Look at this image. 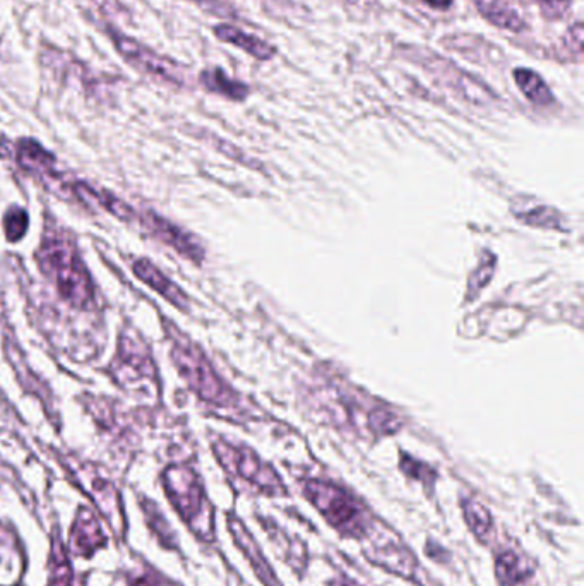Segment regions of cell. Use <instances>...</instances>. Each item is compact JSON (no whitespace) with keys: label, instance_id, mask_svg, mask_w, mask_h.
Returning a JSON list of instances; mask_svg holds the SVG:
<instances>
[{"label":"cell","instance_id":"11","mask_svg":"<svg viewBox=\"0 0 584 586\" xmlns=\"http://www.w3.org/2000/svg\"><path fill=\"white\" fill-rule=\"evenodd\" d=\"M117 374L126 381L134 383L139 379L155 376V365L149 357L148 348L141 338L132 335L120 336L119 355H117Z\"/></svg>","mask_w":584,"mask_h":586},{"label":"cell","instance_id":"14","mask_svg":"<svg viewBox=\"0 0 584 586\" xmlns=\"http://www.w3.org/2000/svg\"><path fill=\"white\" fill-rule=\"evenodd\" d=\"M132 270H134L136 276H139L148 287L160 293L163 299H167L177 309L187 311L189 299H187L184 290L179 285H175L168 276L163 275L151 261H148V259H138L134 263V266H132Z\"/></svg>","mask_w":584,"mask_h":586},{"label":"cell","instance_id":"2","mask_svg":"<svg viewBox=\"0 0 584 586\" xmlns=\"http://www.w3.org/2000/svg\"><path fill=\"white\" fill-rule=\"evenodd\" d=\"M172 340L173 364L187 386L201 400L215 407H232L235 405V393L215 371L208 357L192 341L185 340L182 333L168 324Z\"/></svg>","mask_w":584,"mask_h":586},{"label":"cell","instance_id":"6","mask_svg":"<svg viewBox=\"0 0 584 586\" xmlns=\"http://www.w3.org/2000/svg\"><path fill=\"white\" fill-rule=\"evenodd\" d=\"M213 451L227 472L249 482L264 494L269 496L287 494L285 484L281 482L275 468L261 460L251 448L233 446L223 439H218L213 443Z\"/></svg>","mask_w":584,"mask_h":586},{"label":"cell","instance_id":"5","mask_svg":"<svg viewBox=\"0 0 584 586\" xmlns=\"http://www.w3.org/2000/svg\"><path fill=\"white\" fill-rule=\"evenodd\" d=\"M304 492L310 503L314 504L321 515L345 535L357 537L365 530V509L355 501V497L343 491L338 485L310 479L304 484Z\"/></svg>","mask_w":584,"mask_h":586},{"label":"cell","instance_id":"15","mask_svg":"<svg viewBox=\"0 0 584 586\" xmlns=\"http://www.w3.org/2000/svg\"><path fill=\"white\" fill-rule=\"evenodd\" d=\"M215 35L218 36V40L225 43H232L235 47L242 48L247 54L256 57L259 60L273 59L276 54V48L269 43L259 40L257 36L247 35L244 31L230 26V24H220L216 26Z\"/></svg>","mask_w":584,"mask_h":586},{"label":"cell","instance_id":"4","mask_svg":"<svg viewBox=\"0 0 584 586\" xmlns=\"http://www.w3.org/2000/svg\"><path fill=\"white\" fill-rule=\"evenodd\" d=\"M321 407L331 415V419H345L358 431H367L376 436H388L398 432L401 420L391 408L379 405L377 401H370L364 395L345 388L319 389Z\"/></svg>","mask_w":584,"mask_h":586},{"label":"cell","instance_id":"19","mask_svg":"<svg viewBox=\"0 0 584 586\" xmlns=\"http://www.w3.org/2000/svg\"><path fill=\"white\" fill-rule=\"evenodd\" d=\"M513 78L518 84L519 90L523 91V95L531 103H535L538 107H549L554 103L552 91L537 72L530 71V69H516L513 72Z\"/></svg>","mask_w":584,"mask_h":586},{"label":"cell","instance_id":"18","mask_svg":"<svg viewBox=\"0 0 584 586\" xmlns=\"http://www.w3.org/2000/svg\"><path fill=\"white\" fill-rule=\"evenodd\" d=\"M495 576L501 586H516L530 578L531 569L516 552L504 551L495 561Z\"/></svg>","mask_w":584,"mask_h":586},{"label":"cell","instance_id":"1","mask_svg":"<svg viewBox=\"0 0 584 586\" xmlns=\"http://www.w3.org/2000/svg\"><path fill=\"white\" fill-rule=\"evenodd\" d=\"M36 261L43 275L54 282L57 292L69 304L86 309L95 302V285L78 247L66 235L50 234L42 240Z\"/></svg>","mask_w":584,"mask_h":586},{"label":"cell","instance_id":"16","mask_svg":"<svg viewBox=\"0 0 584 586\" xmlns=\"http://www.w3.org/2000/svg\"><path fill=\"white\" fill-rule=\"evenodd\" d=\"M475 4L483 18L497 28L509 31H523L526 28L525 19L506 0H475Z\"/></svg>","mask_w":584,"mask_h":586},{"label":"cell","instance_id":"13","mask_svg":"<svg viewBox=\"0 0 584 586\" xmlns=\"http://www.w3.org/2000/svg\"><path fill=\"white\" fill-rule=\"evenodd\" d=\"M105 544L107 537L103 535L102 527L95 515L88 509H79L71 528V551L76 556L90 557Z\"/></svg>","mask_w":584,"mask_h":586},{"label":"cell","instance_id":"25","mask_svg":"<svg viewBox=\"0 0 584 586\" xmlns=\"http://www.w3.org/2000/svg\"><path fill=\"white\" fill-rule=\"evenodd\" d=\"M547 19H561L569 9V0H533Z\"/></svg>","mask_w":584,"mask_h":586},{"label":"cell","instance_id":"21","mask_svg":"<svg viewBox=\"0 0 584 586\" xmlns=\"http://www.w3.org/2000/svg\"><path fill=\"white\" fill-rule=\"evenodd\" d=\"M463 513H465L466 525L470 527L473 535L482 544H487L494 533V521H492L489 509L475 499H466L463 503Z\"/></svg>","mask_w":584,"mask_h":586},{"label":"cell","instance_id":"27","mask_svg":"<svg viewBox=\"0 0 584 586\" xmlns=\"http://www.w3.org/2000/svg\"><path fill=\"white\" fill-rule=\"evenodd\" d=\"M343 586H357V585H355V583H346V585H343Z\"/></svg>","mask_w":584,"mask_h":586},{"label":"cell","instance_id":"10","mask_svg":"<svg viewBox=\"0 0 584 586\" xmlns=\"http://www.w3.org/2000/svg\"><path fill=\"white\" fill-rule=\"evenodd\" d=\"M16 160L19 165L33 175L35 179L42 180L45 184H55L71 191V184L60 180L57 172V160L50 151L45 150L42 144L35 139H21L16 144Z\"/></svg>","mask_w":584,"mask_h":586},{"label":"cell","instance_id":"17","mask_svg":"<svg viewBox=\"0 0 584 586\" xmlns=\"http://www.w3.org/2000/svg\"><path fill=\"white\" fill-rule=\"evenodd\" d=\"M50 586H83V581L76 578L71 561L67 557L64 544L59 535L52 537V554H50Z\"/></svg>","mask_w":584,"mask_h":586},{"label":"cell","instance_id":"22","mask_svg":"<svg viewBox=\"0 0 584 586\" xmlns=\"http://www.w3.org/2000/svg\"><path fill=\"white\" fill-rule=\"evenodd\" d=\"M143 511L149 527H151V530H153V533L158 537L161 544L168 547V549H173V547H175V537H173V532L170 530V527H168L167 521H165V518L161 515L160 509L156 508L155 503H149V501L144 499Z\"/></svg>","mask_w":584,"mask_h":586},{"label":"cell","instance_id":"9","mask_svg":"<svg viewBox=\"0 0 584 586\" xmlns=\"http://www.w3.org/2000/svg\"><path fill=\"white\" fill-rule=\"evenodd\" d=\"M136 222H141V225L148 230L149 234L155 235L156 239L172 247L192 263H203V246L182 228L173 225L172 222H168V220L161 218L156 213H146V215H139L138 213Z\"/></svg>","mask_w":584,"mask_h":586},{"label":"cell","instance_id":"26","mask_svg":"<svg viewBox=\"0 0 584 586\" xmlns=\"http://www.w3.org/2000/svg\"><path fill=\"white\" fill-rule=\"evenodd\" d=\"M427 6L439 9V11H446L449 7L453 6V0H422Z\"/></svg>","mask_w":584,"mask_h":586},{"label":"cell","instance_id":"24","mask_svg":"<svg viewBox=\"0 0 584 586\" xmlns=\"http://www.w3.org/2000/svg\"><path fill=\"white\" fill-rule=\"evenodd\" d=\"M401 470L406 473V475H410L413 479L417 480H424V482H432L434 477H436V473L432 468L427 467L424 463H420V461L413 460L412 456L408 455H401Z\"/></svg>","mask_w":584,"mask_h":586},{"label":"cell","instance_id":"7","mask_svg":"<svg viewBox=\"0 0 584 586\" xmlns=\"http://www.w3.org/2000/svg\"><path fill=\"white\" fill-rule=\"evenodd\" d=\"M120 57L126 60L129 66L138 69L151 78L161 79L167 83L182 84V67L168 57L156 54L155 50L146 47L131 36L124 35L117 30H108Z\"/></svg>","mask_w":584,"mask_h":586},{"label":"cell","instance_id":"3","mask_svg":"<svg viewBox=\"0 0 584 586\" xmlns=\"http://www.w3.org/2000/svg\"><path fill=\"white\" fill-rule=\"evenodd\" d=\"M163 487L185 525L204 542L215 540V513L192 468L172 465L163 472Z\"/></svg>","mask_w":584,"mask_h":586},{"label":"cell","instance_id":"23","mask_svg":"<svg viewBox=\"0 0 584 586\" xmlns=\"http://www.w3.org/2000/svg\"><path fill=\"white\" fill-rule=\"evenodd\" d=\"M28 213L21 210V208H11L4 216V232L9 242H16V240L23 239L26 232H28Z\"/></svg>","mask_w":584,"mask_h":586},{"label":"cell","instance_id":"12","mask_svg":"<svg viewBox=\"0 0 584 586\" xmlns=\"http://www.w3.org/2000/svg\"><path fill=\"white\" fill-rule=\"evenodd\" d=\"M228 528L232 532L233 540L237 542L240 551L244 552L245 557L249 559V563L256 571L257 578L263 581L264 586H281L280 581L276 578L275 571L266 563L263 552L252 539L251 533L245 528L244 523L237 516L230 515L228 516Z\"/></svg>","mask_w":584,"mask_h":586},{"label":"cell","instance_id":"20","mask_svg":"<svg viewBox=\"0 0 584 586\" xmlns=\"http://www.w3.org/2000/svg\"><path fill=\"white\" fill-rule=\"evenodd\" d=\"M199 79H201V84L206 90L227 96L230 100L240 102V100H244L245 96L249 95V88L245 84L228 78L227 74L218 69V67L201 72V78Z\"/></svg>","mask_w":584,"mask_h":586},{"label":"cell","instance_id":"8","mask_svg":"<svg viewBox=\"0 0 584 586\" xmlns=\"http://www.w3.org/2000/svg\"><path fill=\"white\" fill-rule=\"evenodd\" d=\"M71 472L78 479L86 494L95 501L96 506L102 509L103 516L114 527L115 533L119 537L124 535L126 520H124V511H122V504H120L119 494L115 491L114 484H110L107 479L96 475L86 465L84 467L83 465L81 467L72 465Z\"/></svg>","mask_w":584,"mask_h":586}]
</instances>
